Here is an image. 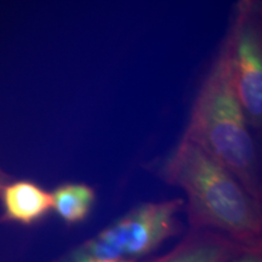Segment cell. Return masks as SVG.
<instances>
[{
	"label": "cell",
	"instance_id": "obj_1",
	"mask_svg": "<svg viewBox=\"0 0 262 262\" xmlns=\"http://www.w3.org/2000/svg\"><path fill=\"white\" fill-rule=\"evenodd\" d=\"M162 178L185 192L191 229H208L245 249H261V202L201 147L182 139L163 165Z\"/></svg>",
	"mask_w": 262,
	"mask_h": 262
},
{
	"label": "cell",
	"instance_id": "obj_2",
	"mask_svg": "<svg viewBox=\"0 0 262 262\" xmlns=\"http://www.w3.org/2000/svg\"><path fill=\"white\" fill-rule=\"evenodd\" d=\"M182 139L201 147L261 202L257 147L221 54L199 89Z\"/></svg>",
	"mask_w": 262,
	"mask_h": 262
},
{
	"label": "cell",
	"instance_id": "obj_3",
	"mask_svg": "<svg viewBox=\"0 0 262 262\" xmlns=\"http://www.w3.org/2000/svg\"><path fill=\"white\" fill-rule=\"evenodd\" d=\"M185 199L143 203L57 262H142L181 231Z\"/></svg>",
	"mask_w": 262,
	"mask_h": 262
},
{
	"label": "cell",
	"instance_id": "obj_4",
	"mask_svg": "<svg viewBox=\"0 0 262 262\" xmlns=\"http://www.w3.org/2000/svg\"><path fill=\"white\" fill-rule=\"evenodd\" d=\"M260 3H238L220 54L249 125L262 122V35Z\"/></svg>",
	"mask_w": 262,
	"mask_h": 262
},
{
	"label": "cell",
	"instance_id": "obj_5",
	"mask_svg": "<svg viewBox=\"0 0 262 262\" xmlns=\"http://www.w3.org/2000/svg\"><path fill=\"white\" fill-rule=\"evenodd\" d=\"M0 221L32 226L52 211L51 192L31 180H10L0 191Z\"/></svg>",
	"mask_w": 262,
	"mask_h": 262
},
{
	"label": "cell",
	"instance_id": "obj_6",
	"mask_svg": "<svg viewBox=\"0 0 262 262\" xmlns=\"http://www.w3.org/2000/svg\"><path fill=\"white\" fill-rule=\"evenodd\" d=\"M248 250L225 235L208 229H191L168 254L147 262H229Z\"/></svg>",
	"mask_w": 262,
	"mask_h": 262
},
{
	"label": "cell",
	"instance_id": "obj_7",
	"mask_svg": "<svg viewBox=\"0 0 262 262\" xmlns=\"http://www.w3.org/2000/svg\"><path fill=\"white\" fill-rule=\"evenodd\" d=\"M52 210L67 226L81 224L96 202V192L86 183H63L51 192Z\"/></svg>",
	"mask_w": 262,
	"mask_h": 262
},
{
	"label": "cell",
	"instance_id": "obj_8",
	"mask_svg": "<svg viewBox=\"0 0 262 262\" xmlns=\"http://www.w3.org/2000/svg\"><path fill=\"white\" fill-rule=\"evenodd\" d=\"M229 262H262L261 249H248L242 251Z\"/></svg>",
	"mask_w": 262,
	"mask_h": 262
},
{
	"label": "cell",
	"instance_id": "obj_9",
	"mask_svg": "<svg viewBox=\"0 0 262 262\" xmlns=\"http://www.w3.org/2000/svg\"><path fill=\"white\" fill-rule=\"evenodd\" d=\"M10 180H12L11 176H10L8 172H5L4 169L0 166V191H2V188L4 187V186L10 181Z\"/></svg>",
	"mask_w": 262,
	"mask_h": 262
}]
</instances>
